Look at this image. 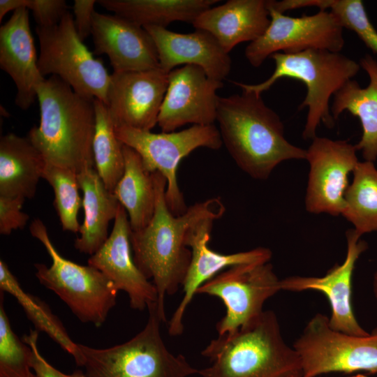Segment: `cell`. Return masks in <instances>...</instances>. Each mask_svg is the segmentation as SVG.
Instances as JSON below:
<instances>
[{"label":"cell","instance_id":"cell-13","mask_svg":"<svg viewBox=\"0 0 377 377\" xmlns=\"http://www.w3.org/2000/svg\"><path fill=\"white\" fill-rule=\"evenodd\" d=\"M306 150L309 163L306 211L334 216L341 214L348 175L359 162L355 146L346 140L316 136Z\"/></svg>","mask_w":377,"mask_h":377},{"label":"cell","instance_id":"cell-30","mask_svg":"<svg viewBox=\"0 0 377 377\" xmlns=\"http://www.w3.org/2000/svg\"><path fill=\"white\" fill-rule=\"evenodd\" d=\"M94 167L106 188L113 192L124 171V144L115 134L114 125L106 105L94 99Z\"/></svg>","mask_w":377,"mask_h":377},{"label":"cell","instance_id":"cell-40","mask_svg":"<svg viewBox=\"0 0 377 377\" xmlns=\"http://www.w3.org/2000/svg\"><path fill=\"white\" fill-rule=\"evenodd\" d=\"M350 377H367L364 375H362V374H357V375H355V376H350Z\"/></svg>","mask_w":377,"mask_h":377},{"label":"cell","instance_id":"cell-15","mask_svg":"<svg viewBox=\"0 0 377 377\" xmlns=\"http://www.w3.org/2000/svg\"><path fill=\"white\" fill-rule=\"evenodd\" d=\"M223 85L196 65L171 71L158 118L162 132H173L187 124H214L219 98L216 91Z\"/></svg>","mask_w":377,"mask_h":377},{"label":"cell","instance_id":"cell-7","mask_svg":"<svg viewBox=\"0 0 377 377\" xmlns=\"http://www.w3.org/2000/svg\"><path fill=\"white\" fill-rule=\"evenodd\" d=\"M29 231L52 259L49 267L34 264L39 282L53 291L81 322L101 326L116 305L119 290L114 283L94 267L81 265L61 256L40 219L31 222Z\"/></svg>","mask_w":377,"mask_h":377},{"label":"cell","instance_id":"cell-31","mask_svg":"<svg viewBox=\"0 0 377 377\" xmlns=\"http://www.w3.org/2000/svg\"><path fill=\"white\" fill-rule=\"evenodd\" d=\"M42 178L52 187L54 205L64 230L77 233L80 231L77 215L82 207V199L77 174L71 170L46 163Z\"/></svg>","mask_w":377,"mask_h":377},{"label":"cell","instance_id":"cell-25","mask_svg":"<svg viewBox=\"0 0 377 377\" xmlns=\"http://www.w3.org/2000/svg\"><path fill=\"white\" fill-rule=\"evenodd\" d=\"M77 178L83 193L84 220L74 246L91 256L108 239L109 223L114 219L119 202L113 192L106 188L95 168L82 170Z\"/></svg>","mask_w":377,"mask_h":377},{"label":"cell","instance_id":"cell-36","mask_svg":"<svg viewBox=\"0 0 377 377\" xmlns=\"http://www.w3.org/2000/svg\"><path fill=\"white\" fill-rule=\"evenodd\" d=\"M39 332L36 330H30L28 334L22 337V341L28 344L32 350L31 358V367L34 373L38 377H87L85 373L80 369L73 373L64 374L52 366L40 353L37 341Z\"/></svg>","mask_w":377,"mask_h":377},{"label":"cell","instance_id":"cell-17","mask_svg":"<svg viewBox=\"0 0 377 377\" xmlns=\"http://www.w3.org/2000/svg\"><path fill=\"white\" fill-rule=\"evenodd\" d=\"M354 229L346 232L347 253L341 265H337L321 277L293 276L281 279V290H316L323 293L331 306L330 326L334 330L357 336L368 333L357 320L352 305V279L360 256L367 249Z\"/></svg>","mask_w":377,"mask_h":377},{"label":"cell","instance_id":"cell-14","mask_svg":"<svg viewBox=\"0 0 377 377\" xmlns=\"http://www.w3.org/2000/svg\"><path fill=\"white\" fill-rule=\"evenodd\" d=\"M168 85L161 68L110 75L105 105L114 126L151 131L158 118Z\"/></svg>","mask_w":377,"mask_h":377},{"label":"cell","instance_id":"cell-38","mask_svg":"<svg viewBox=\"0 0 377 377\" xmlns=\"http://www.w3.org/2000/svg\"><path fill=\"white\" fill-rule=\"evenodd\" d=\"M27 0H0V22L6 14L21 8H25Z\"/></svg>","mask_w":377,"mask_h":377},{"label":"cell","instance_id":"cell-1","mask_svg":"<svg viewBox=\"0 0 377 377\" xmlns=\"http://www.w3.org/2000/svg\"><path fill=\"white\" fill-rule=\"evenodd\" d=\"M152 177L156 193L153 216L145 228L131 230L130 241L135 263L156 288L158 314L165 323V296L173 295L182 286L190 265L191 251L186 244L189 229L202 219H220L226 207L219 198H213L175 216L165 200V178L159 172Z\"/></svg>","mask_w":377,"mask_h":377},{"label":"cell","instance_id":"cell-9","mask_svg":"<svg viewBox=\"0 0 377 377\" xmlns=\"http://www.w3.org/2000/svg\"><path fill=\"white\" fill-rule=\"evenodd\" d=\"M36 32L40 46L38 66L42 75L57 76L77 94L105 104L110 75L78 36L73 14L67 13L52 27L36 26Z\"/></svg>","mask_w":377,"mask_h":377},{"label":"cell","instance_id":"cell-4","mask_svg":"<svg viewBox=\"0 0 377 377\" xmlns=\"http://www.w3.org/2000/svg\"><path fill=\"white\" fill-rule=\"evenodd\" d=\"M201 354L211 362L199 369L201 377H303L300 356L284 340L271 310L219 335Z\"/></svg>","mask_w":377,"mask_h":377},{"label":"cell","instance_id":"cell-10","mask_svg":"<svg viewBox=\"0 0 377 377\" xmlns=\"http://www.w3.org/2000/svg\"><path fill=\"white\" fill-rule=\"evenodd\" d=\"M303 377L332 372L377 374V331L366 336L333 330L329 317L316 313L295 341Z\"/></svg>","mask_w":377,"mask_h":377},{"label":"cell","instance_id":"cell-23","mask_svg":"<svg viewBox=\"0 0 377 377\" xmlns=\"http://www.w3.org/2000/svg\"><path fill=\"white\" fill-rule=\"evenodd\" d=\"M360 66L369 77V84L362 88L350 80L334 95L331 107L335 120L345 110L359 118L362 135L355 148L367 161L377 158V61L370 54L360 59Z\"/></svg>","mask_w":377,"mask_h":377},{"label":"cell","instance_id":"cell-5","mask_svg":"<svg viewBox=\"0 0 377 377\" xmlns=\"http://www.w3.org/2000/svg\"><path fill=\"white\" fill-rule=\"evenodd\" d=\"M275 62L273 73L265 81L248 84L233 81L242 91L261 95L278 80L290 77L303 82L306 95L299 109L308 108L302 133L304 139L316 137V130L322 121L327 128L334 126L329 102L344 84L359 72L360 64L340 52L310 49L297 53L276 52L270 56Z\"/></svg>","mask_w":377,"mask_h":377},{"label":"cell","instance_id":"cell-41","mask_svg":"<svg viewBox=\"0 0 377 377\" xmlns=\"http://www.w3.org/2000/svg\"><path fill=\"white\" fill-rule=\"evenodd\" d=\"M31 377H38L37 375H36L34 373L32 374Z\"/></svg>","mask_w":377,"mask_h":377},{"label":"cell","instance_id":"cell-24","mask_svg":"<svg viewBox=\"0 0 377 377\" xmlns=\"http://www.w3.org/2000/svg\"><path fill=\"white\" fill-rule=\"evenodd\" d=\"M46 162L29 138L10 133L0 138V195L32 198Z\"/></svg>","mask_w":377,"mask_h":377},{"label":"cell","instance_id":"cell-6","mask_svg":"<svg viewBox=\"0 0 377 377\" xmlns=\"http://www.w3.org/2000/svg\"><path fill=\"white\" fill-rule=\"evenodd\" d=\"M144 328L128 341L105 348L79 344L80 360L87 377H189L198 374L182 354L166 347L161 333L162 322L158 303L147 307Z\"/></svg>","mask_w":377,"mask_h":377},{"label":"cell","instance_id":"cell-19","mask_svg":"<svg viewBox=\"0 0 377 377\" xmlns=\"http://www.w3.org/2000/svg\"><path fill=\"white\" fill-rule=\"evenodd\" d=\"M91 35L95 53L108 56L113 72L160 68L154 40L144 27L132 21L95 12Z\"/></svg>","mask_w":377,"mask_h":377},{"label":"cell","instance_id":"cell-33","mask_svg":"<svg viewBox=\"0 0 377 377\" xmlns=\"http://www.w3.org/2000/svg\"><path fill=\"white\" fill-rule=\"evenodd\" d=\"M320 11L330 8L343 28L354 31L364 43L377 54V31L369 20L360 0H319Z\"/></svg>","mask_w":377,"mask_h":377},{"label":"cell","instance_id":"cell-37","mask_svg":"<svg viewBox=\"0 0 377 377\" xmlns=\"http://www.w3.org/2000/svg\"><path fill=\"white\" fill-rule=\"evenodd\" d=\"M94 0H75L73 6V16L76 31L84 40L91 34L93 16L96 12Z\"/></svg>","mask_w":377,"mask_h":377},{"label":"cell","instance_id":"cell-39","mask_svg":"<svg viewBox=\"0 0 377 377\" xmlns=\"http://www.w3.org/2000/svg\"><path fill=\"white\" fill-rule=\"evenodd\" d=\"M373 289L375 297L377 300V272L375 273L373 281Z\"/></svg>","mask_w":377,"mask_h":377},{"label":"cell","instance_id":"cell-29","mask_svg":"<svg viewBox=\"0 0 377 377\" xmlns=\"http://www.w3.org/2000/svg\"><path fill=\"white\" fill-rule=\"evenodd\" d=\"M344 195L341 215L362 236L377 231V168L374 162H358Z\"/></svg>","mask_w":377,"mask_h":377},{"label":"cell","instance_id":"cell-26","mask_svg":"<svg viewBox=\"0 0 377 377\" xmlns=\"http://www.w3.org/2000/svg\"><path fill=\"white\" fill-rule=\"evenodd\" d=\"M219 0H98L96 3L115 15L144 27L166 28L172 22L193 23Z\"/></svg>","mask_w":377,"mask_h":377},{"label":"cell","instance_id":"cell-35","mask_svg":"<svg viewBox=\"0 0 377 377\" xmlns=\"http://www.w3.org/2000/svg\"><path fill=\"white\" fill-rule=\"evenodd\" d=\"M26 8L32 12L36 26L49 27L58 24L68 13L64 0H27Z\"/></svg>","mask_w":377,"mask_h":377},{"label":"cell","instance_id":"cell-22","mask_svg":"<svg viewBox=\"0 0 377 377\" xmlns=\"http://www.w3.org/2000/svg\"><path fill=\"white\" fill-rule=\"evenodd\" d=\"M270 23L267 0H228L200 13L192 24L210 33L229 53L260 38Z\"/></svg>","mask_w":377,"mask_h":377},{"label":"cell","instance_id":"cell-28","mask_svg":"<svg viewBox=\"0 0 377 377\" xmlns=\"http://www.w3.org/2000/svg\"><path fill=\"white\" fill-rule=\"evenodd\" d=\"M0 290L12 295L21 305L35 330L46 333L65 351L72 355L77 365L80 360L78 343L69 337L59 318L40 298L24 291L6 263L0 260Z\"/></svg>","mask_w":377,"mask_h":377},{"label":"cell","instance_id":"cell-11","mask_svg":"<svg viewBox=\"0 0 377 377\" xmlns=\"http://www.w3.org/2000/svg\"><path fill=\"white\" fill-rule=\"evenodd\" d=\"M280 282L269 262L242 264L219 273L196 294L216 297L224 304L226 314L216 325L219 335H223L260 315L265 302L281 290Z\"/></svg>","mask_w":377,"mask_h":377},{"label":"cell","instance_id":"cell-34","mask_svg":"<svg viewBox=\"0 0 377 377\" xmlns=\"http://www.w3.org/2000/svg\"><path fill=\"white\" fill-rule=\"evenodd\" d=\"M26 199L22 197L0 195V234L8 235L13 230L22 229L29 216L22 212Z\"/></svg>","mask_w":377,"mask_h":377},{"label":"cell","instance_id":"cell-21","mask_svg":"<svg viewBox=\"0 0 377 377\" xmlns=\"http://www.w3.org/2000/svg\"><path fill=\"white\" fill-rule=\"evenodd\" d=\"M38 59L29 10L19 8L0 27V67L14 82L15 103L24 110L35 102L36 88L45 79L39 71Z\"/></svg>","mask_w":377,"mask_h":377},{"label":"cell","instance_id":"cell-8","mask_svg":"<svg viewBox=\"0 0 377 377\" xmlns=\"http://www.w3.org/2000/svg\"><path fill=\"white\" fill-rule=\"evenodd\" d=\"M114 132L124 145L138 153L149 172H159L165 178V200L175 216L183 214L188 208L177 182L180 161L198 148L216 150L223 145L214 124L193 125L180 131L160 133L118 126H114Z\"/></svg>","mask_w":377,"mask_h":377},{"label":"cell","instance_id":"cell-32","mask_svg":"<svg viewBox=\"0 0 377 377\" xmlns=\"http://www.w3.org/2000/svg\"><path fill=\"white\" fill-rule=\"evenodd\" d=\"M0 290V377H31V347L13 332Z\"/></svg>","mask_w":377,"mask_h":377},{"label":"cell","instance_id":"cell-18","mask_svg":"<svg viewBox=\"0 0 377 377\" xmlns=\"http://www.w3.org/2000/svg\"><path fill=\"white\" fill-rule=\"evenodd\" d=\"M108 239L90 256L88 265L104 274L119 291L127 294L131 309L143 311L151 304L158 303L157 290L134 262L128 216L120 203Z\"/></svg>","mask_w":377,"mask_h":377},{"label":"cell","instance_id":"cell-3","mask_svg":"<svg viewBox=\"0 0 377 377\" xmlns=\"http://www.w3.org/2000/svg\"><path fill=\"white\" fill-rule=\"evenodd\" d=\"M40 122L27 137L46 163L79 174L94 167L93 141L96 127L94 99L75 92L55 75L36 88Z\"/></svg>","mask_w":377,"mask_h":377},{"label":"cell","instance_id":"cell-12","mask_svg":"<svg viewBox=\"0 0 377 377\" xmlns=\"http://www.w3.org/2000/svg\"><path fill=\"white\" fill-rule=\"evenodd\" d=\"M270 23L265 33L250 43L244 54L253 67L276 52L297 53L310 49L340 52L344 45L343 27L331 11L293 17L268 6Z\"/></svg>","mask_w":377,"mask_h":377},{"label":"cell","instance_id":"cell-20","mask_svg":"<svg viewBox=\"0 0 377 377\" xmlns=\"http://www.w3.org/2000/svg\"><path fill=\"white\" fill-rule=\"evenodd\" d=\"M156 45L160 68L167 73L177 66L196 65L207 76L223 82L231 68V59L218 40L208 31L195 29L180 34L156 26L144 27Z\"/></svg>","mask_w":377,"mask_h":377},{"label":"cell","instance_id":"cell-16","mask_svg":"<svg viewBox=\"0 0 377 377\" xmlns=\"http://www.w3.org/2000/svg\"><path fill=\"white\" fill-rule=\"evenodd\" d=\"M214 221L212 218L202 219L192 226L188 232L186 244L191 251V260L182 285L184 296L168 321L170 336L182 334L185 311L203 283L226 268L242 264L267 263L272 258V251L265 247L230 254L213 251L208 244Z\"/></svg>","mask_w":377,"mask_h":377},{"label":"cell","instance_id":"cell-2","mask_svg":"<svg viewBox=\"0 0 377 377\" xmlns=\"http://www.w3.org/2000/svg\"><path fill=\"white\" fill-rule=\"evenodd\" d=\"M216 121L229 154L255 179H267L283 161L306 159V150L287 140L280 117L261 95L242 91L219 96Z\"/></svg>","mask_w":377,"mask_h":377},{"label":"cell","instance_id":"cell-27","mask_svg":"<svg viewBox=\"0 0 377 377\" xmlns=\"http://www.w3.org/2000/svg\"><path fill=\"white\" fill-rule=\"evenodd\" d=\"M124 174L115 186L113 193L126 209L131 230L145 228L151 219L156 202L152 173L144 167L140 156L124 145Z\"/></svg>","mask_w":377,"mask_h":377}]
</instances>
